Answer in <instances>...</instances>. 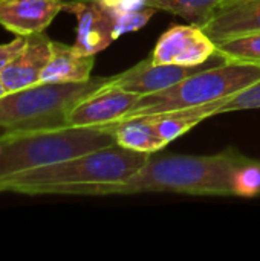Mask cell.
I'll return each mask as SVG.
<instances>
[{"label":"cell","instance_id":"9a60e30c","mask_svg":"<svg viewBox=\"0 0 260 261\" xmlns=\"http://www.w3.org/2000/svg\"><path fill=\"white\" fill-rule=\"evenodd\" d=\"M227 99V98H225ZM225 99L210 102L199 107L184 109V110H175V112H166V113H156L152 115L158 128V133L161 135L162 141L166 144L173 142L202 121L208 119L210 116L219 115L222 106L225 104Z\"/></svg>","mask_w":260,"mask_h":261},{"label":"cell","instance_id":"d6986e66","mask_svg":"<svg viewBox=\"0 0 260 261\" xmlns=\"http://www.w3.org/2000/svg\"><path fill=\"white\" fill-rule=\"evenodd\" d=\"M155 8H144L138 11H124V9H115L110 8L113 24H115V38H120L121 35L127 32H135L146 26L152 15L155 14Z\"/></svg>","mask_w":260,"mask_h":261},{"label":"cell","instance_id":"44dd1931","mask_svg":"<svg viewBox=\"0 0 260 261\" xmlns=\"http://www.w3.org/2000/svg\"><path fill=\"white\" fill-rule=\"evenodd\" d=\"M26 44V37L15 35V38L9 43L0 44V72L12 61V58L23 49Z\"/></svg>","mask_w":260,"mask_h":261},{"label":"cell","instance_id":"3957f363","mask_svg":"<svg viewBox=\"0 0 260 261\" xmlns=\"http://www.w3.org/2000/svg\"><path fill=\"white\" fill-rule=\"evenodd\" d=\"M116 144L106 127H63L54 130H8L0 133V182L28 170L72 159Z\"/></svg>","mask_w":260,"mask_h":261},{"label":"cell","instance_id":"ba28073f","mask_svg":"<svg viewBox=\"0 0 260 261\" xmlns=\"http://www.w3.org/2000/svg\"><path fill=\"white\" fill-rule=\"evenodd\" d=\"M139 98L141 96L136 93L109 84L107 80V83L101 89L80 101L70 110L67 124L70 127L112 128L115 124L127 116V113L135 107Z\"/></svg>","mask_w":260,"mask_h":261},{"label":"cell","instance_id":"ffe728a7","mask_svg":"<svg viewBox=\"0 0 260 261\" xmlns=\"http://www.w3.org/2000/svg\"><path fill=\"white\" fill-rule=\"evenodd\" d=\"M250 109H260V81L251 84L250 87L244 89L236 95L228 96L219 115L236 112V110H250Z\"/></svg>","mask_w":260,"mask_h":261},{"label":"cell","instance_id":"30bf717a","mask_svg":"<svg viewBox=\"0 0 260 261\" xmlns=\"http://www.w3.org/2000/svg\"><path fill=\"white\" fill-rule=\"evenodd\" d=\"M66 0H0V24L14 35L44 32Z\"/></svg>","mask_w":260,"mask_h":261},{"label":"cell","instance_id":"603a6c76","mask_svg":"<svg viewBox=\"0 0 260 261\" xmlns=\"http://www.w3.org/2000/svg\"><path fill=\"white\" fill-rule=\"evenodd\" d=\"M6 93H8V90H6L5 83H3V80H2V76H0V98H3Z\"/></svg>","mask_w":260,"mask_h":261},{"label":"cell","instance_id":"5bb4252c","mask_svg":"<svg viewBox=\"0 0 260 261\" xmlns=\"http://www.w3.org/2000/svg\"><path fill=\"white\" fill-rule=\"evenodd\" d=\"M112 128L115 130L116 144L124 148L152 154L167 147V144L158 133L152 115L126 118L115 124Z\"/></svg>","mask_w":260,"mask_h":261},{"label":"cell","instance_id":"52a82bcc","mask_svg":"<svg viewBox=\"0 0 260 261\" xmlns=\"http://www.w3.org/2000/svg\"><path fill=\"white\" fill-rule=\"evenodd\" d=\"M222 63H225V60L218 54L215 57H211L207 63H202L198 66L153 64L152 58H147V60L135 64L133 67H130L118 75L110 76L109 84L116 86L123 90L136 93L139 96H144V95L166 90L199 70L218 66Z\"/></svg>","mask_w":260,"mask_h":261},{"label":"cell","instance_id":"5b68a950","mask_svg":"<svg viewBox=\"0 0 260 261\" xmlns=\"http://www.w3.org/2000/svg\"><path fill=\"white\" fill-rule=\"evenodd\" d=\"M257 81L260 66L225 61L199 70L166 90L141 96L126 118L205 106L236 95Z\"/></svg>","mask_w":260,"mask_h":261},{"label":"cell","instance_id":"7a4b0ae2","mask_svg":"<svg viewBox=\"0 0 260 261\" xmlns=\"http://www.w3.org/2000/svg\"><path fill=\"white\" fill-rule=\"evenodd\" d=\"M238 150L218 154H164L149 158L129 180L95 187L89 196L175 193L188 196H234L233 173Z\"/></svg>","mask_w":260,"mask_h":261},{"label":"cell","instance_id":"7402d4cb","mask_svg":"<svg viewBox=\"0 0 260 261\" xmlns=\"http://www.w3.org/2000/svg\"><path fill=\"white\" fill-rule=\"evenodd\" d=\"M98 2H101L109 8L124 9V11H138V9L149 8L147 0H98Z\"/></svg>","mask_w":260,"mask_h":261},{"label":"cell","instance_id":"7c38bea8","mask_svg":"<svg viewBox=\"0 0 260 261\" xmlns=\"http://www.w3.org/2000/svg\"><path fill=\"white\" fill-rule=\"evenodd\" d=\"M202 28L215 43L260 31V0H227Z\"/></svg>","mask_w":260,"mask_h":261},{"label":"cell","instance_id":"277c9868","mask_svg":"<svg viewBox=\"0 0 260 261\" xmlns=\"http://www.w3.org/2000/svg\"><path fill=\"white\" fill-rule=\"evenodd\" d=\"M97 76L83 83H38L0 98V130H54L69 127L70 110L107 83Z\"/></svg>","mask_w":260,"mask_h":261},{"label":"cell","instance_id":"9c48e42d","mask_svg":"<svg viewBox=\"0 0 260 261\" xmlns=\"http://www.w3.org/2000/svg\"><path fill=\"white\" fill-rule=\"evenodd\" d=\"M63 11L77 17L74 47L84 55H97L115 41L110 8L98 0H66Z\"/></svg>","mask_w":260,"mask_h":261},{"label":"cell","instance_id":"6da1fadb","mask_svg":"<svg viewBox=\"0 0 260 261\" xmlns=\"http://www.w3.org/2000/svg\"><path fill=\"white\" fill-rule=\"evenodd\" d=\"M150 154L118 144L61 162L37 167L0 182V193L23 196H89L98 185L121 184L138 173Z\"/></svg>","mask_w":260,"mask_h":261},{"label":"cell","instance_id":"2e32d148","mask_svg":"<svg viewBox=\"0 0 260 261\" xmlns=\"http://www.w3.org/2000/svg\"><path fill=\"white\" fill-rule=\"evenodd\" d=\"M224 2L227 0H147V6L172 12L193 24L204 26Z\"/></svg>","mask_w":260,"mask_h":261},{"label":"cell","instance_id":"8992f818","mask_svg":"<svg viewBox=\"0 0 260 261\" xmlns=\"http://www.w3.org/2000/svg\"><path fill=\"white\" fill-rule=\"evenodd\" d=\"M216 55V43L202 26L175 24L158 40L153 54V64L198 66Z\"/></svg>","mask_w":260,"mask_h":261},{"label":"cell","instance_id":"ac0fdd59","mask_svg":"<svg viewBox=\"0 0 260 261\" xmlns=\"http://www.w3.org/2000/svg\"><path fill=\"white\" fill-rule=\"evenodd\" d=\"M233 191L239 197L260 196V161L247 158L238 151L234 173H233Z\"/></svg>","mask_w":260,"mask_h":261},{"label":"cell","instance_id":"e0dca14e","mask_svg":"<svg viewBox=\"0 0 260 261\" xmlns=\"http://www.w3.org/2000/svg\"><path fill=\"white\" fill-rule=\"evenodd\" d=\"M216 54L221 55L227 63L260 66V31L218 41Z\"/></svg>","mask_w":260,"mask_h":261},{"label":"cell","instance_id":"4fadbf2b","mask_svg":"<svg viewBox=\"0 0 260 261\" xmlns=\"http://www.w3.org/2000/svg\"><path fill=\"white\" fill-rule=\"evenodd\" d=\"M95 55L78 52L74 44L52 40L51 57L41 73L40 83H83L90 80Z\"/></svg>","mask_w":260,"mask_h":261},{"label":"cell","instance_id":"8fae6325","mask_svg":"<svg viewBox=\"0 0 260 261\" xmlns=\"http://www.w3.org/2000/svg\"><path fill=\"white\" fill-rule=\"evenodd\" d=\"M52 40L44 32L28 35L23 49L0 72L6 90L15 92L38 84L41 73L49 61Z\"/></svg>","mask_w":260,"mask_h":261}]
</instances>
